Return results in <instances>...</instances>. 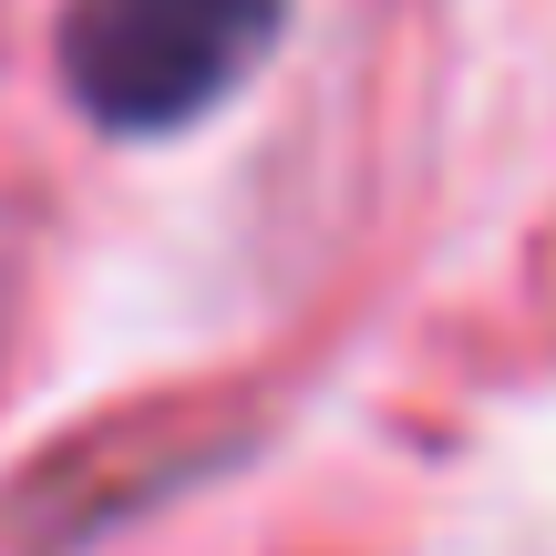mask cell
Instances as JSON below:
<instances>
[{"instance_id": "cell-1", "label": "cell", "mask_w": 556, "mask_h": 556, "mask_svg": "<svg viewBox=\"0 0 556 556\" xmlns=\"http://www.w3.org/2000/svg\"><path fill=\"white\" fill-rule=\"evenodd\" d=\"M289 0H73L62 93L103 135H176L268 62Z\"/></svg>"}]
</instances>
